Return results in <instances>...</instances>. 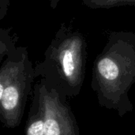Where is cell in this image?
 Listing matches in <instances>:
<instances>
[{
	"label": "cell",
	"mask_w": 135,
	"mask_h": 135,
	"mask_svg": "<svg viewBox=\"0 0 135 135\" xmlns=\"http://www.w3.org/2000/svg\"><path fill=\"white\" fill-rule=\"evenodd\" d=\"M135 84V33L112 32L93 62L91 87L99 105L119 117L132 112L129 92Z\"/></svg>",
	"instance_id": "cell-1"
},
{
	"label": "cell",
	"mask_w": 135,
	"mask_h": 135,
	"mask_svg": "<svg viewBox=\"0 0 135 135\" xmlns=\"http://www.w3.org/2000/svg\"><path fill=\"white\" fill-rule=\"evenodd\" d=\"M87 43L84 35L71 25L62 24L44 53L34 67L35 78L67 98L79 95L85 76Z\"/></svg>",
	"instance_id": "cell-2"
},
{
	"label": "cell",
	"mask_w": 135,
	"mask_h": 135,
	"mask_svg": "<svg viewBox=\"0 0 135 135\" xmlns=\"http://www.w3.org/2000/svg\"><path fill=\"white\" fill-rule=\"evenodd\" d=\"M0 60V121L3 127L14 129L32 93L35 70L25 47L13 48Z\"/></svg>",
	"instance_id": "cell-3"
},
{
	"label": "cell",
	"mask_w": 135,
	"mask_h": 135,
	"mask_svg": "<svg viewBox=\"0 0 135 135\" xmlns=\"http://www.w3.org/2000/svg\"><path fill=\"white\" fill-rule=\"evenodd\" d=\"M45 116V135H80L76 117L67 97L50 87L45 80L37 82Z\"/></svg>",
	"instance_id": "cell-4"
},
{
	"label": "cell",
	"mask_w": 135,
	"mask_h": 135,
	"mask_svg": "<svg viewBox=\"0 0 135 135\" xmlns=\"http://www.w3.org/2000/svg\"><path fill=\"white\" fill-rule=\"evenodd\" d=\"M32 94V99L28 114L25 134V135H45V116L37 83L34 85Z\"/></svg>",
	"instance_id": "cell-5"
},
{
	"label": "cell",
	"mask_w": 135,
	"mask_h": 135,
	"mask_svg": "<svg viewBox=\"0 0 135 135\" xmlns=\"http://www.w3.org/2000/svg\"><path fill=\"white\" fill-rule=\"evenodd\" d=\"M118 0H83L82 3L91 9L112 8Z\"/></svg>",
	"instance_id": "cell-6"
},
{
	"label": "cell",
	"mask_w": 135,
	"mask_h": 135,
	"mask_svg": "<svg viewBox=\"0 0 135 135\" xmlns=\"http://www.w3.org/2000/svg\"><path fill=\"white\" fill-rule=\"evenodd\" d=\"M9 5V0H0V20L2 21L6 15Z\"/></svg>",
	"instance_id": "cell-7"
},
{
	"label": "cell",
	"mask_w": 135,
	"mask_h": 135,
	"mask_svg": "<svg viewBox=\"0 0 135 135\" xmlns=\"http://www.w3.org/2000/svg\"><path fill=\"white\" fill-rule=\"evenodd\" d=\"M123 6H135V0H118L113 7Z\"/></svg>",
	"instance_id": "cell-8"
},
{
	"label": "cell",
	"mask_w": 135,
	"mask_h": 135,
	"mask_svg": "<svg viewBox=\"0 0 135 135\" xmlns=\"http://www.w3.org/2000/svg\"><path fill=\"white\" fill-rule=\"evenodd\" d=\"M59 0H50V6L52 9H55L58 6Z\"/></svg>",
	"instance_id": "cell-9"
}]
</instances>
